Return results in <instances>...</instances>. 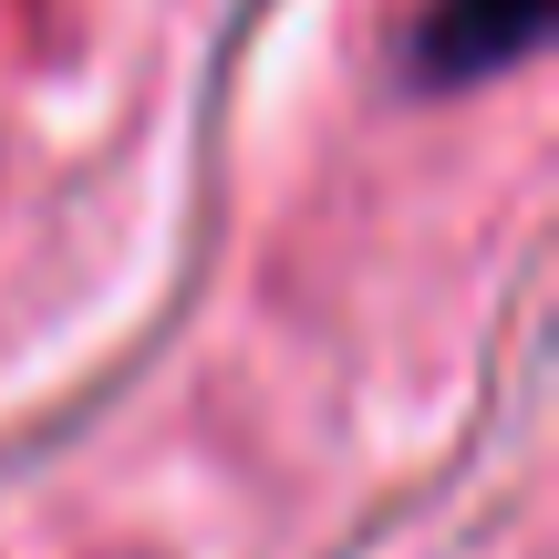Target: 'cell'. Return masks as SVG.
Listing matches in <instances>:
<instances>
[{"mask_svg":"<svg viewBox=\"0 0 559 559\" xmlns=\"http://www.w3.org/2000/svg\"><path fill=\"white\" fill-rule=\"evenodd\" d=\"M549 32V0H425L415 73L425 83H487L508 62H528Z\"/></svg>","mask_w":559,"mask_h":559,"instance_id":"1","label":"cell"}]
</instances>
